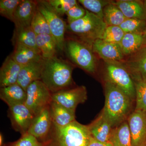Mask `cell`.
Returning a JSON list of instances; mask_svg holds the SVG:
<instances>
[{
    "instance_id": "obj_1",
    "label": "cell",
    "mask_w": 146,
    "mask_h": 146,
    "mask_svg": "<svg viewBox=\"0 0 146 146\" xmlns=\"http://www.w3.org/2000/svg\"><path fill=\"white\" fill-rule=\"evenodd\" d=\"M105 103L102 113L114 128L126 121L131 113L133 100L121 89L106 79Z\"/></svg>"
},
{
    "instance_id": "obj_2",
    "label": "cell",
    "mask_w": 146,
    "mask_h": 146,
    "mask_svg": "<svg viewBox=\"0 0 146 146\" xmlns=\"http://www.w3.org/2000/svg\"><path fill=\"white\" fill-rule=\"evenodd\" d=\"M72 71L70 63L56 56L44 59L41 80L54 94L69 88L72 82Z\"/></svg>"
},
{
    "instance_id": "obj_3",
    "label": "cell",
    "mask_w": 146,
    "mask_h": 146,
    "mask_svg": "<svg viewBox=\"0 0 146 146\" xmlns=\"http://www.w3.org/2000/svg\"><path fill=\"white\" fill-rule=\"evenodd\" d=\"M48 136L45 146H87L91 136L87 125L75 121L63 127L52 124Z\"/></svg>"
},
{
    "instance_id": "obj_4",
    "label": "cell",
    "mask_w": 146,
    "mask_h": 146,
    "mask_svg": "<svg viewBox=\"0 0 146 146\" xmlns=\"http://www.w3.org/2000/svg\"><path fill=\"white\" fill-rule=\"evenodd\" d=\"M108 27L103 19L86 10L83 18L67 26L66 31L78 36L80 41L92 47L97 39H101Z\"/></svg>"
},
{
    "instance_id": "obj_5",
    "label": "cell",
    "mask_w": 146,
    "mask_h": 146,
    "mask_svg": "<svg viewBox=\"0 0 146 146\" xmlns=\"http://www.w3.org/2000/svg\"><path fill=\"white\" fill-rule=\"evenodd\" d=\"M90 45L76 39H65L63 51L76 65L89 74L96 70V60Z\"/></svg>"
},
{
    "instance_id": "obj_6",
    "label": "cell",
    "mask_w": 146,
    "mask_h": 146,
    "mask_svg": "<svg viewBox=\"0 0 146 146\" xmlns=\"http://www.w3.org/2000/svg\"><path fill=\"white\" fill-rule=\"evenodd\" d=\"M37 9L46 18L52 35L57 44L58 50L63 51L67 26L65 21L52 8L48 1H36Z\"/></svg>"
},
{
    "instance_id": "obj_7",
    "label": "cell",
    "mask_w": 146,
    "mask_h": 146,
    "mask_svg": "<svg viewBox=\"0 0 146 146\" xmlns=\"http://www.w3.org/2000/svg\"><path fill=\"white\" fill-rule=\"evenodd\" d=\"M25 104L36 116L52 102V94L41 80L32 83L27 89Z\"/></svg>"
},
{
    "instance_id": "obj_8",
    "label": "cell",
    "mask_w": 146,
    "mask_h": 146,
    "mask_svg": "<svg viewBox=\"0 0 146 146\" xmlns=\"http://www.w3.org/2000/svg\"><path fill=\"white\" fill-rule=\"evenodd\" d=\"M106 79L121 89L133 100L136 99L135 85L128 71L118 62H106Z\"/></svg>"
},
{
    "instance_id": "obj_9",
    "label": "cell",
    "mask_w": 146,
    "mask_h": 146,
    "mask_svg": "<svg viewBox=\"0 0 146 146\" xmlns=\"http://www.w3.org/2000/svg\"><path fill=\"white\" fill-rule=\"evenodd\" d=\"M87 98V91L84 86L68 88L52 94L53 102L74 111L78 104L86 101Z\"/></svg>"
},
{
    "instance_id": "obj_10",
    "label": "cell",
    "mask_w": 146,
    "mask_h": 146,
    "mask_svg": "<svg viewBox=\"0 0 146 146\" xmlns=\"http://www.w3.org/2000/svg\"><path fill=\"white\" fill-rule=\"evenodd\" d=\"M127 121L132 146H146V112L135 110Z\"/></svg>"
},
{
    "instance_id": "obj_11",
    "label": "cell",
    "mask_w": 146,
    "mask_h": 146,
    "mask_svg": "<svg viewBox=\"0 0 146 146\" xmlns=\"http://www.w3.org/2000/svg\"><path fill=\"white\" fill-rule=\"evenodd\" d=\"M8 116L12 127L22 135L27 133L35 117L25 104L9 107Z\"/></svg>"
},
{
    "instance_id": "obj_12",
    "label": "cell",
    "mask_w": 146,
    "mask_h": 146,
    "mask_svg": "<svg viewBox=\"0 0 146 146\" xmlns=\"http://www.w3.org/2000/svg\"><path fill=\"white\" fill-rule=\"evenodd\" d=\"M52 125L49 106L35 116L27 133L38 140H44L49 135Z\"/></svg>"
},
{
    "instance_id": "obj_13",
    "label": "cell",
    "mask_w": 146,
    "mask_h": 146,
    "mask_svg": "<svg viewBox=\"0 0 146 146\" xmlns=\"http://www.w3.org/2000/svg\"><path fill=\"white\" fill-rule=\"evenodd\" d=\"M93 52L106 62H118L124 57L119 44L105 42L101 39L94 41L92 45Z\"/></svg>"
},
{
    "instance_id": "obj_14",
    "label": "cell",
    "mask_w": 146,
    "mask_h": 146,
    "mask_svg": "<svg viewBox=\"0 0 146 146\" xmlns=\"http://www.w3.org/2000/svg\"><path fill=\"white\" fill-rule=\"evenodd\" d=\"M36 1L22 0L14 14L13 21L15 27L31 26L37 9Z\"/></svg>"
},
{
    "instance_id": "obj_15",
    "label": "cell",
    "mask_w": 146,
    "mask_h": 146,
    "mask_svg": "<svg viewBox=\"0 0 146 146\" xmlns=\"http://www.w3.org/2000/svg\"><path fill=\"white\" fill-rule=\"evenodd\" d=\"M44 59L23 66L17 81L19 84L26 91L28 87L32 83L41 80Z\"/></svg>"
},
{
    "instance_id": "obj_16",
    "label": "cell",
    "mask_w": 146,
    "mask_h": 146,
    "mask_svg": "<svg viewBox=\"0 0 146 146\" xmlns=\"http://www.w3.org/2000/svg\"><path fill=\"white\" fill-rule=\"evenodd\" d=\"M23 66L16 62L11 55L6 58L0 69V87L17 83L18 76Z\"/></svg>"
},
{
    "instance_id": "obj_17",
    "label": "cell",
    "mask_w": 146,
    "mask_h": 146,
    "mask_svg": "<svg viewBox=\"0 0 146 146\" xmlns=\"http://www.w3.org/2000/svg\"><path fill=\"white\" fill-rule=\"evenodd\" d=\"M87 126L89 133L93 138L102 143H110L113 127L102 112Z\"/></svg>"
},
{
    "instance_id": "obj_18",
    "label": "cell",
    "mask_w": 146,
    "mask_h": 146,
    "mask_svg": "<svg viewBox=\"0 0 146 146\" xmlns=\"http://www.w3.org/2000/svg\"><path fill=\"white\" fill-rule=\"evenodd\" d=\"M27 97L26 91L17 83L0 89V98L9 107L25 104Z\"/></svg>"
},
{
    "instance_id": "obj_19",
    "label": "cell",
    "mask_w": 146,
    "mask_h": 146,
    "mask_svg": "<svg viewBox=\"0 0 146 146\" xmlns=\"http://www.w3.org/2000/svg\"><path fill=\"white\" fill-rule=\"evenodd\" d=\"M50 114L53 124L60 127L66 126L75 120V111L52 102L50 105Z\"/></svg>"
},
{
    "instance_id": "obj_20",
    "label": "cell",
    "mask_w": 146,
    "mask_h": 146,
    "mask_svg": "<svg viewBox=\"0 0 146 146\" xmlns=\"http://www.w3.org/2000/svg\"><path fill=\"white\" fill-rule=\"evenodd\" d=\"M36 36L31 26L15 27L11 42L13 46L16 44L24 45L33 49L41 54L36 46Z\"/></svg>"
},
{
    "instance_id": "obj_21",
    "label": "cell",
    "mask_w": 146,
    "mask_h": 146,
    "mask_svg": "<svg viewBox=\"0 0 146 146\" xmlns=\"http://www.w3.org/2000/svg\"><path fill=\"white\" fill-rule=\"evenodd\" d=\"M114 3L127 18L146 21V11L141 1L121 0L114 2Z\"/></svg>"
},
{
    "instance_id": "obj_22",
    "label": "cell",
    "mask_w": 146,
    "mask_h": 146,
    "mask_svg": "<svg viewBox=\"0 0 146 146\" xmlns=\"http://www.w3.org/2000/svg\"><path fill=\"white\" fill-rule=\"evenodd\" d=\"M14 47V50L11 56L22 66L44 59L41 54L31 48L21 44L15 45Z\"/></svg>"
},
{
    "instance_id": "obj_23",
    "label": "cell",
    "mask_w": 146,
    "mask_h": 146,
    "mask_svg": "<svg viewBox=\"0 0 146 146\" xmlns=\"http://www.w3.org/2000/svg\"><path fill=\"white\" fill-rule=\"evenodd\" d=\"M143 34L125 33L119 45L125 55L134 54L143 47Z\"/></svg>"
},
{
    "instance_id": "obj_24",
    "label": "cell",
    "mask_w": 146,
    "mask_h": 146,
    "mask_svg": "<svg viewBox=\"0 0 146 146\" xmlns=\"http://www.w3.org/2000/svg\"><path fill=\"white\" fill-rule=\"evenodd\" d=\"M109 143L112 146H132L127 121L113 128Z\"/></svg>"
},
{
    "instance_id": "obj_25",
    "label": "cell",
    "mask_w": 146,
    "mask_h": 146,
    "mask_svg": "<svg viewBox=\"0 0 146 146\" xmlns=\"http://www.w3.org/2000/svg\"><path fill=\"white\" fill-rule=\"evenodd\" d=\"M134 54L125 68L131 75L146 77V46L142 47Z\"/></svg>"
},
{
    "instance_id": "obj_26",
    "label": "cell",
    "mask_w": 146,
    "mask_h": 146,
    "mask_svg": "<svg viewBox=\"0 0 146 146\" xmlns=\"http://www.w3.org/2000/svg\"><path fill=\"white\" fill-rule=\"evenodd\" d=\"M36 44L44 59L56 56L58 50L57 44L52 35L43 34L36 35Z\"/></svg>"
},
{
    "instance_id": "obj_27",
    "label": "cell",
    "mask_w": 146,
    "mask_h": 146,
    "mask_svg": "<svg viewBox=\"0 0 146 146\" xmlns=\"http://www.w3.org/2000/svg\"><path fill=\"white\" fill-rule=\"evenodd\" d=\"M103 13L104 20L108 26H119L127 19L114 2H111L104 7Z\"/></svg>"
},
{
    "instance_id": "obj_28",
    "label": "cell",
    "mask_w": 146,
    "mask_h": 146,
    "mask_svg": "<svg viewBox=\"0 0 146 146\" xmlns=\"http://www.w3.org/2000/svg\"><path fill=\"white\" fill-rule=\"evenodd\" d=\"M131 76L134 82L136 91L135 110L146 112V77Z\"/></svg>"
},
{
    "instance_id": "obj_29",
    "label": "cell",
    "mask_w": 146,
    "mask_h": 146,
    "mask_svg": "<svg viewBox=\"0 0 146 146\" xmlns=\"http://www.w3.org/2000/svg\"><path fill=\"white\" fill-rule=\"evenodd\" d=\"M31 27L36 35L43 34L52 35L50 29L46 18L37 9L33 18Z\"/></svg>"
},
{
    "instance_id": "obj_30",
    "label": "cell",
    "mask_w": 146,
    "mask_h": 146,
    "mask_svg": "<svg viewBox=\"0 0 146 146\" xmlns=\"http://www.w3.org/2000/svg\"><path fill=\"white\" fill-rule=\"evenodd\" d=\"M119 27L125 33L143 34L146 27V21L136 18H127Z\"/></svg>"
},
{
    "instance_id": "obj_31",
    "label": "cell",
    "mask_w": 146,
    "mask_h": 146,
    "mask_svg": "<svg viewBox=\"0 0 146 146\" xmlns=\"http://www.w3.org/2000/svg\"><path fill=\"white\" fill-rule=\"evenodd\" d=\"M78 1L86 10L103 20L104 9L107 5L111 2L110 1L100 0H79Z\"/></svg>"
},
{
    "instance_id": "obj_32",
    "label": "cell",
    "mask_w": 146,
    "mask_h": 146,
    "mask_svg": "<svg viewBox=\"0 0 146 146\" xmlns=\"http://www.w3.org/2000/svg\"><path fill=\"white\" fill-rule=\"evenodd\" d=\"M125 33L119 26H108L103 35L101 39L106 42L119 44Z\"/></svg>"
},
{
    "instance_id": "obj_33",
    "label": "cell",
    "mask_w": 146,
    "mask_h": 146,
    "mask_svg": "<svg viewBox=\"0 0 146 146\" xmlns=\"http://www.w3.org/2000/svg\"><path fill=\"white\" fill-rule=\"evenodd\" d=\"M22 0H1L0 14L11 22L18 6Z\"/></svg>"
},
{
    "instance_id": "obj_34",
    "label": "cell",
    "mask_w": 146,
    "mask_h": 146,
    "mask_svg": "<svg viewBox=\"0 0 146 146\" xmlns=\"http://www.w3.org/2000/svg\"><path fill=\"white\" fill-rule=\"evenodd\" d=\"M52 8L59 15L63 16L73 7L78 5L76 0H48Z\"/></svg>"
},
{
    "instance_id": "obj_35",
    "label": "cell",
    "mask_w": 146,
    "mask_h": 146,
    "mask_svg": "<svg viewBox=\"0 0 146 146\" xmlns=\"http://www.w3.org/2000/svg\"><path fill=\"white\" fill-rule=\"evenodd\" d=\"M10 146H45V144L39 142L31 134L27 133L22 135L19 140L11 144Z\"/></svg>"
},
{
    "instance_id": "obj_36",
    "label": "cell",
    "mask_w": 146,
    "mask_h": 146,
    "mask_svg": "<svg viewBox=\"0 0 146 146\" xmlns=\"http://www.w3.org/2000/svg\"><path fill=\"white\" fill-rule=\"evenodd\" d=\"M86 13V9L77 5L70 9L66 13L68 24L78 21L83 18Z\"/></svg>"
},
{
    "instance_id": "obj_37",
    "label": "cell",
    "mask_w": 146,
    "mask_h": 146,
    "mask_svg": "<svg viewBox=\"0 0 146 146\" xmlns=\"http://www.w3.org/2000/svg\"><path fill=\"white\" fill-rule=\"evenodd\" d=\"M87 146H112L110 143H104L96 140L91 136Z\"/></svg>"
},
{
    "instance_id": "obj_38",
    "label": "cell",
    "mask_w": 146,
    "mask_h": 146,
    "mask_svg": "<svg viewBox=\"0 0 146 146\" xmlns=\"http://www.w3.org/2000/svg\"><path fill=\"white\" fill-rule=\"evenodd\" d=\"M143 36L144 42L143 47L146 46V27L143 32Z\"/></svg>"
},
{
    "instance_id": "obj_39",
    "label": "cell",
    "mask_w": 146,
    "mask_h": 146,
    "mask_svg": "<svg viewBox=\"0 0 146 146\" xmlns=\"http://www.w3.org/2000/svg\"><path fill=\"white\" fill-rule=\"evenodd\" d=\"M4 138L2 133H0V146L3 145Z\"/></svg>"
},
{
    "instance_id": "obj_40",
    "label": "cell",
    "mask_w": 146,
    "mask_h": 146,
    "mask_svg": "<svg viewBox=\"0 0 146 146\" xmlns=\"http://www.w3.org/2000/svg\"><path fill=\"white\" fill-rule=\"evenodd\" d=\"M142 2H143L144 8H145V10L146 11V0L145 1H142Z\"/></svg>"
}]
</instances>
